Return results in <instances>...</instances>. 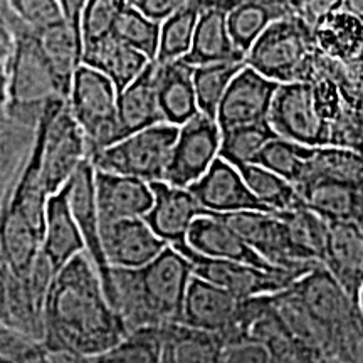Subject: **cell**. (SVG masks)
<instances>
[{
  "label": "cell",
  "mask_w": 363,
  "mask_h": 363,
  "mask_svg": "<svg viewBox=\"0 0 363 363\" xmlns=\"http://www.w3.org/2000/svg\"><path fill=\"white\" fill-rule=\"evenodd\" d=\"M345 7L363 17V0H345Z\"/></svg>",
  "instance_id": "cell-50"
},
{
  "label": "cell",
  "mask_w": 363,
  "mask_h": 363,
  "mask_svg": "<svg viewBox=\"0 0 363 363\" xmlns=\"http://www.w3.org/2000/svg\"><path fill=\"white\" fill-rule=\"evenodd\" d=\"M155 202L145 220L163 240L179 246L187 242L194 222L206 216V208L199 203L190 189L177 187L169 182H152Z\"/></svg>",
  "instance_id": "cell-18"
},
{
  "label": "cell",
  "mask_w": 363,
  "mask_h": 363,
  "mask_svg": "<svg viewBox=\"0 0 363 363\" xmlns=\"http://www.w3.org/2000/svg\"><path fill=\"white\" fill-rule=\"evenodd\" d=\"M43 249V235L16 212L6 208L0 229V257L13 274L27 278Z\"/></svg>",
  "instance_id": "cell-34"
},
{
  "label": "cell",
  "mask_w": 363,
  "mask_h": 363,
  "mask_svg": "<svg viewBox=\"0 0 363 363\" xmlns=\"http://www.w3.org/2000/svg\"><path fill=\"white\" fill-rule=\"evenodd\" d=\"M180 126L160 123L118 140L91 155L98 170L136 177L145 182L165 180Z\"/></svg>",
  "instance_id": "cell-4"
},
{
  "label": "cell",
  "mask_w": 363,
  "mask_h": 363,
  "mask_svg": "<svg viewBox=\"0 0 363 363\" xmlns=\"http://www.w3.org/2000/svg\"><path fill=\"white\" fill-rule=\"evenodd\" d=\"M150 62L152 61L143 52L136 51L116 35L84 44L83 65L108 76L115 83L118 93L133 83Z\"/></svg>",
  "instance_id": "cell-29"
},
{
  "label": "cell",
  "mask_w": 363,
  "mask_h": 363,
  "mask_svg": "<svg viewBox=\"0 0 363 363\" xmlns=\"http://www.w3.org/2000/svg\"><path fill=\"white\" fill-rule=\"evenodd\" d=\"M227 9L229 30L239 51L247 56L249 49L276 21L293 16L289 0H220Z\"/></svg>",
  "instance_id": "cell-27"
},
{
  "label": "cell",
  "mask_w": 363,
  "mask_h": 363,
  "mask_svg": "<svg viewBox=\"0 0 363 363\" xmlns=\"http://www.w3.org/2000/svg\"><path fill=\"white\" fill-rule=\"evenodd\" d=\"M45 345L83 357H99L128 330L104 293L101 278L86 252L78 254L57 272L45 303Z\"/></svg>",
  "instance_id": "cell-1"
},
{
  "label": "cell",
  "mask_w": 363,
  "mask_h": 363,
  "mask_svg": "<svg viewBox=\"0 0 363 363\" xmlns=\"http://www.w3.org/2000/svg\"><path fill=\"white\" fill-rule=\"evenodd\" d=\"M184 59L194 66L246 61L230 35L227 9L220 0H203L192 49Z\"/></svg>",
  "instance_id": "cell-23"
},
{
  "label": "cell",
  "mask_w": 363,
  "mask_h": 363,
  "mask_svg": "<svg viewBox=\"0 0 363 363\" xmlns=\"http://www.w3.org/2000/svg\"><path fill=\"white\" fill-rule=\"evenodd\" d=\"M131 7L138 9L145 16L152 17L158 22L169 19L170 16L185 6L189 0H126Z\"/></svg>",
  "instance_id": "cell-48"
},
{
  "label": "cell",
  "mask_w": 363,
  "mask_h": 363,
  "mask_svg": "<svg viewBox=\"0 0 363 363\" xmlns=\"http://www.w3.org/2000/svg\"><path fill=\"white\" fill-rule=\"evenodd\" d=\"M89 157L88 138L66 103L54 115L44 140L43 175L48 192H59Z\"/></svg>",
  "instance_id": "cell-10"
},
{
  "label": "cell",
  "mask_w": 363,
  "mask_h": 363,
  "mask_svg": "<svg viewBox=\"0 0 363 363\" xmlns=\"http://www.w3.org/2000/svg\"><path fill=\"white\" fill-rule=\"evenodd\" d=\"M38 34L57 78L62 98L67 101L76 72L83 66V34L67 19L39 30Z\"/></svg>",
  "instance_id": "cell-30"
},
{
  "label": "cell",
  "mask_w": 363,
  "mask_h": 363,
  "mask_svg": "<svg viewBox=\"0 0 363 363\" xmlns=\"http://www.w3.org/2000/svg\"><path fill=\"white\" fill-rule=\"evenodd\" d=\"M4 4L13 16L38 33L66 19L59 0H4Z\"/></svg>",
  "instance_id": "cell-47"
},
{
  "label": "cell",
  "mask_w": 363,
  "mask_h": 363,
  "mask_svg": "<svg viewBox=\"0 0 363 363\" xmlns=\"http://www.w3.org/2000/svg\"><path fill=\"white\" fill-rule=\"evenodd\" d=\"M220 363H278V348L259 335H235L224 340Z\"/></svg>",
  "instance_id": "cell-46"
},
{
  "label": "cell",
  "mask_w": 363,
  "mask_h": 363,
  "mask_svg": "<svg viewBox=\"0 0 363 363\" xmlns=\"http://www.w3.org/2000/svg\"><path fill=\"white\" fill-rule=\"evenodd\" d=\"M160 33L162 22L145 16L128 4L116 22L113 35L135 48L136 51L143 52L150 61H155L160 45Z\"/></svg>",
  "instance_id": "cell-44"
},
{
  "label": "cell",
  "mask_w": 363,
  "mask_h": 363,
  "mask_svg": "<svg viewBox=\"0 0 363 363\" xmlns=\"http://www.w3.org/2000/svg\"><path fill=\"white\" fill-rule=\"evenodd\" d=\"M40 251L49 257L56 272L61 271L72 257L86 252L83 234H81L78 222L72 216L66 185L49 197Z\"/></svg>",
  "instance_id": "cell-25"
},
{
  "label": "cell",
  "mask_w": 363,
  "mask_h": 363,
  "mask_svg": "<svg viewBox=\"0 0 363 363\" xmlns=\"http://www.w3.org/2000/svg\"><path fill=\"white\" fill-rule=\"evenodd\" d=\"M244 66H246V61H224L195 66L194 84L199 111L217 120L222 98Z\"/></svg>",
  "instance_id": "cell-40"
},
{
  "label": "cell",
  "mask_w": 363,
  "mask_h": 363,
  "mask_svg": "<svg viewBox=\"0 0 363 363\" xmlns=\"http://www.w3.org/2000/svg\"><path fill=\"white\" fill-rule=\"evenodd\" d=\"M216 216L271 264L288 267V269H311L321 264V262H303L299 259L284 220L281 219L278 212L240 211Z\"/></svg>",
  "instance_id": "cell-11"
},
{
  "label": "cell",
  "mask_w": 363,
  "mask_h": 363,
  "mask_svg": "<svg viewBox=\"0 0 363 363\" xmlns=\"http://www.w3.org/2000/svg\"><path fill=\"white\" fill-rule=\"evenodd\" d=\"M163 326L136 330L116 347L96 357L98 363H162Z\"/></svg>",
  "instance_id": "cell-43"
},
{
  "label": "cell",
  "mask_w": 363,
  "mask_h": 363,
  "mask_svg": "<svg viewBox=\"0 0 363 363\" xmlns=\"http://www.w3.org/2000/svg\"><path fill=\"white\" fill-rule=\"evenodd\" d=\"M274 128L269 121H261L254 125H242L235 128L222 131L220 157L239 167L256 163L257 157L266 147L267 142L276 138Z\"/></svg>",
  "instance_id": "cell-42"
},
{
  "label": "cell",
  "mask_w": 363,
  "mask_h": 363,
  "mask_svg": "<svg viewBox=\"0 0 363 363\" xmlns=\"http://www.w3.org/2000/svg\"><path fill=\"white\" fill-rule=\"evenodd\" d=\"M120 140L150 126L165 123L157 93V62L152 61L133 83L118 93Z\"/></svg>",
  "instance_id": "cell-26"
},
{
  "label": "cell",
  "mask_w": 363,
  "mask_h": 363,
  "mask_svg": "<svg viewBox=\"0 0 363 363\" xmlns=\"http://www.w3.org/2000/svg\"><path fill=\"white\" fill-rule=\"evenodd\" d=\"M284 220L296 256L303 262H321L326 257L330 222L306 206L278 212Z\"/></svg>",
  "instance_id": "cell-36"
},
{
  "label": "cell",
  "mask_w": 363,
  "mask_h": 363,
  "mask_svg": "<svg viewBox=\"0 0 363 363\" xmlns=\"http://www.w3.org/2000/svg\"><path fill=\"white\" fill-rule=\"evenodd\" d=\"M2 43L7 113L12 118L40 116L49 101L62 98L57 78L45 56L38 30L24 24L4 6Z\"/></svg>",
  "instance_id": "cell-2"
},
{
  "label": "cell",
  "mask_w": 363,
  "mask_h": 363,
  "mask_svg": "<svg viewBox=\"0 0 363 363\" xmlns=\"http://www.w3.org/2000/svg\"><path fill=\"white\" fill-rule=\"evenodd\" d=\"M358 305H360V310H362V313H363V288H362L360 298H358Z\"/></svg>",
  "instance_id": "cell-52"
},
{
  "label": "cell",
  "mask_w": 363,
  "mask_h": 363,
  "mask_svg": "<svg viewBox=\"0 0 363 363\" xmlns=\"http://www.w3.org/2000/svg\"><path fill=\"white\" fill-rule=\"evenodd\" d=\"M126 6V0H88L81 16L83 43L91 44L113 35L116 22Z\"/></svg>",
  "instance_id": "cell-45"
},
{
  "label": "cell",
  "mask_w": 363,
  "mask_h": 363,
  "mask_svg": "<svg viewBox=\"0 0 363 363\" xmlns=\"http://www.w3.org/2000/svg\"><path fill=\"white\" fill-rule=\"evenodd\" d=\"M222 130L216 118L197 113L179 128L165 182L189 189L220 157Z\"/></svg>",
  "instance_id": "cell-8"
},
{
  "label": "cell",
  "mask_w": 363,
  "mask_h": 363,
  "mask_svg": "<svg viewBox=\"0 0 363 363\" xmlns=\"http://www.w3.org/2000/svg\"><path fill=\"white\" fill-rule=\"evenodd\" d=\"M187 242L195 252L201 254V256L212 257V259L240 261L262 267V269H278L279 267L267 262L224 220L219 219L216 214H208V212L194 222Z\"/></svg>",
  "instance_id": "cell-22"
},
{
  "label": "cell",
  "mask_w": 363,
  "mask_h": 363,
  "mask_svg": "<svg viewBox=\"0 0 363 363\" xmlns=\"http://www.w3.org/2000/svg\"><path fill=\"white\" fill-rule=\"evenodd\" d=\"M0 267H2L0 325L45 343V338H48L45 315L30 293L27 278H19L13 274L6 264H0Z\"/></svg>",
  "instance_id": "cell-28"
},
{
  "label": "cell",
  "mask_w": 363,
  "mask_h": 363,
  "mask_svg": "<svg viewBox=\"0 0 363 363\" xmlns=\"http://www.w3.org/2000/svg\"><path fill=\"white\" fill-rule=\"evenodd\" d=\"M103 249L111 267L140 269L169 246L145 219H123L101 225Z\"/></svg>",
  "instance_id": "cell-17"
},
{
  "label": "cell",
  "mask_w": 363,
  "mask_h": 363,
  "mask_svg": "<svg viewBox=\"0 0 363 363\" xmlns=\"http://www.w3.org/2000/svg\"><path fill=\"white\" fill-rule=\"evenodd\" d=\"M194 71L195 66L184 57L157 62V93L165 123L182 126L201 113L195 94Z\"/></svg>",
  "instance_id": "cell-24"
},
{
  "label": "cell",
  "mask_w": 363,
  "mask_h": 363,
  "mask_svg": "<svg viewBox=\"0 0 363 363\" xmlns=\"http://www.w3.org/2000/svg\"><path fill=\"white\" fill-rule=\"evenodd\" d=\"M310 179L342 182L363 190V153L337 145L315 147L305 177V180Z\"/></svg>",
  "instance_id": "cell-37"
},
{
  "label": "cell",
  "mask_w": 363,
  "mask_h": 363,
  "mask_svg": "<svg viewBox=\"0 0 363 363\" xmlns=\"http://www.w3.org/2000/svg\"><path fill=\"white\" fill-rule=\"evenodd\" d=\"M94 177H96V167L93 160L86 158L76 174L67 182V197H69V206L78 222L81 234H83L86 244V254L93 261L96 267L104 293L108 299L113 298V274L111 264L106 259V254L103 249L101 239V219H99L98 202H96V185H94Z\"/></svg>",
  "instance_id": "cell-12"
},
{
  "label": "cell",
  "mask_w": 363,
  "mask_h": 363,
  "mask_svg": "<svg viewBox=\"0 0 363 363\" xmlns=\"http://www.w3.org/2000/svg\"><path fill=\"white\" fill-rule=\"evenodd\" d=\"M323 264L358 303L363 288V214L330 222Z\"/></svg>",
  "instance_id": "cell-20"
},
{
  "label": "cell",
  "mask_w": 363,
  "mask_h": 363,
  "mask_svg": "<svg viewBox=\"0 0 363 363\" xmlns=\"http://www.w3.org/2000/svg\"><path fill=\"white\" fill-rule=\"evenodd\" d=\"M220 335L184 323L163 326L162 363H220Z\"/></svg>",
  "instance_id": "cell-33"
},
{
  "label": "cell",
  "mask_w": 363,
  "mask_h": 363,
  "mask_svg": "<svg viewBox=\"0 0 363 363\" xmlns=\"http://www.w3.org/2000/svg\"><path fill=\"white\" fill-rule=\"evenodd\" d=\"M88 363H98V362H96V357H94V358H89Z\"/></svg>",
  "instance_id": "cell-53"
},
{
  "label": "cell",
  "mask_w": 363,
  "mask_h": 363,
  "mask_svg": "<svg viewBox=\"0 0 363 363\" xmlns=\"http://www.w3.org/2000/svg\"><path fill=\"white\" fill-rule=\"evenodd\" d=\"M239 170L254 197L269 212H286L305 206L296 185L274 172L257 163L239 167Z\"/></svg>",
  "instance_id": "cell-38"
},
{
  "label": "cell",
  "mask_w": 363,
  "mask_h": 363,
  "mask_svg": "<svg viewBox=\"0 0 363 363\" xmlns=\"http://www.w3.org/2000/svg\"><path fill=\"white\" fill-rule=\"evenodd\" d=\"M315 38L326 57L348 65L363 49V17L347 7L338 9L318 22Z\"/></svg>",
  "instance_id": "cell-31"
},
{
  "label": "cell",
  "mask_w": 363,
  "mask_h": 363,
  "mask_svg": "<svg viewBox=\"0 0 363 363\" xmlns=\"http://www.w3.org/2000/svg\"><path fill=\"white\" fill-rule=\"evenodd\" d=\"M242 298L194 276L190 281L180 323L212 331L222 340L240 333Z\"/></svg>",
  "instance_id": "cell-13"
},
{
  "label": "cell",
  "mask_w": 363,
  "mask_h": 363,
  "mask_svg": "<svg viewBox=\"0 0 363 363\" xmlns=\"http://www.w3.org/2000/svg\"><path fill=\"white\" fill-rule=\"evenodd\" d=\"M308 208L328 222L347 220L363 214V190L342 182L310 179L298 187Z\"/></svg>",
  "instance_id": "cell-32"
},
{
  "label": "cell",
  "mask_w": 363,
  "mask_h": 363,
  "mask_svg": "<svg viewBox=\"0 0 363 363\" xmlns=\"http://www.w3.org/2000/svg\"><path fill=\"white\" fill-rule=\"evenodd\" d=\"M279 83L266 78L251 66H244L222 98L217 123L220 130L269 121V113Z\"/></svg>",
  "instance_id": "cell-14"
},
{
  "label": "cell",
  "mask_w": 363,
  "mask_h": 363,
  "mask_svg": "<svg viewBox=\"0 0 363 363\" xmlns=\"http://www.w3.org/2000/svg\"><path fill=\"white\" fill-rule=\"evenodd\" d=\"M203 0H189L174 16L162 22L160 45H158L157 62H169L182 59L190 52L201 17Z\"/></svg>",
  "instance_id": "cell-39"
},
{
  "label": "cell",
  "mask_w": 363,
  "mask_h": 363,
  "mask_svg": "<svg viewBox=\"0 0 363 363\" xmlns=\"http://www.w3.org/2000/svg\"><path fill=\"white\" fill-rule=\"evenodd\" d=\"M189 189L206 212L211 214H229L240 211L269 212L254 197L238 167L222 157L217 158L206 175Z\"/></svg>",
  "instance_id": "cell-16"
},
{
  "label": "cell",
  "mask_w": 363,
  "mask_h": 363,
  "mask_svg": "<svg viewBox=\"0 0 363 363\" xmlns=\"http://www.w3.org/2000/svg\"><path fill=\"white\" fill-rule=\"evenodd\" d=\"M313 148L315 147H306V145L296 143L278 135L262 148L256 163L281 175L291 184L299 185L306 177Z\"/></svg>",
  "instance_id": "cell-41"
},
{
  "label": "cell",
  "mask_w": 363,
  "mask_h": 363,
  "mask_svg": "<svg viewBox=\"0 0 363 363\" xmlns=\"http://www.w3.org/2000/svg\"><path fill=\"white\" fill-rule=\"evenodd\" d=\"M291 291L333 335L362 311L360 305L325 264H318L303 274L291 286Z\"/></svg>",
  "instance_id": "cell-15"
},
{
  "label": "cell",
  "mask_w": 363,
  "mask_h": 363,
  "mask_svg": "<svg viewBox=\"0 0 363 363\" xmlns=\"http://www.w3.org/2000/svg\"><path fill=\"white\" fill-rule=\"evenodd\" d=\"M67 106L88 138L91 155L120 140L118 89L103 72L81 66L72 81Z\"/></svg>",
  "instance_id": "cell-5"
},
{
  "label": "cell",
  "mask_w": 363,
  "mask_h": 363,
  "mask_svg": "<svg viewBox=\"0 0 363 363\" xmlns=\"http://www.w3.org/2000/svg\"><path fill=\"white\" fill-rule=\"evenodd\" d=\"M323 52L315 38V27L298 13L276 21L254 43L246 65L276 83L315 79Z\"/></svg>",
  "instance_id": "cell-3"
},
{
  "label": "cell",
  "mask_w": 363,
  "mask_h": 363,
  "mask_svg": "<svg viewBox=\"0 0 363 363\" xmlns=\"http://www.w3.org/2000/svg\"><path fill=\"white\" fill-rule=\"evenodd\" d=\"M88 0H59L62 11H65L66 19L71 22L76 29L81 30V16H83V9Z\"/></svg>",
  "instance_id": "cell-49"
},
{
  "label": "cell",
  "mask_w": 363,
  "mask_h": 363,
  "mask_svg": "<svg viewBox=\"0 0 363 363\" xmlns=\"http://www.w3.org/2000/svg\"><path fill=\"white\" fill-rule=\"evenodd\" d=\"M113 298L111 305L128 330V335L148 326H162L150 306L138 269L111 267Z\"/></svg>",
  "instance_id": "cell-35"
},
{
  "label": "cell",
  "mask_w": 363,
  "mask_h": 363,
  "mask_svg": "<svg viewBox=\"0 0 363 363\" xmlns=\"http://www.w3.org/2000/svg\"><path fill=\"white\" fill-rule=\"evenodd\" d=\"M271 306L289 340L303 350L335 357V335L291 291L271 294Z\"/></svg>",
  "instance_id": "cell-21"
},
{
  "label": "cell",
  "mask_w": 363,
  "mask_h": 363,
  "mask_svg": "<svg viewBox=\"0 0 363 363\" xmlns=\"http://www.w3.org/2000/svg\"><path fill=\"white\" fill-rule=\"evenodd\" d=\"M175 247L192 262L195 276L242 299L284 291L291 288L303 274L313 269V267L311 269H288V267L262 269L247 262L201 256L189 246V242L179 244Z\"/></svg>",
  "instance_id": "cell-6"
},
{
  "label": "cell",
  "mask_w": 363,
  "mask_h": 363,
  "mask_svg": "<svg viewBox=\"0 0 363 363\" xmlns=\"http://www.w3.org/2000/svg\"><path fill=\"white\" fill-rule=\"evenodd\" d=\"M94 185L101 225L123 219H145L155 202L152 184L136 177L96 169Z\"/></svg>",
  "instance_id": "cell-19"
},
{
  "label": "cell",
  "mask_w": 363,
  "mask_h": 363,
  "mask_svg": "<svg viewBox=\"0 0 363 363\" xmlns=\"http://www.w3.org/2000/svg\"><path fill=\"white\" fill-rule=\"evenodd\" d=\"M145 294L160 325L180 323L194 266L175 246H167L147 266L140 267Z\"/></svg>",
  "instance_id": "cell-9"
},
{
  "label": "cell",
  "mask_w": 363,
  "mask_h": 363,
  "mask_svg": "<svg viewBox=\"0 0 363 363\" xmlns=\"http://www.w3.org/2000/svg\"><path fill=\"white\" fill-rule=\"evenodd\" d=\"M269 123L283 138L306 145H331V123L321 111L313 83H283L276 91Z\"/></svg>",
  "instance_id": "cell-7"
},
{
  "label": "cell",
  "mask_w": 363,
  "mask_h": 363,
  "mask_svg": "<svg viewBox=\"0 0 363 363\" xmlns=\"http://www.w3.org/2000/svg\"><path fill=\"white\" fill-rule=\"evenodd\" d=\"M289 4H291L294 13H299V11H301V7H303V4H305V0H289Z\"/></svg>",
  "instance_id": "cell-51"
}]
</instances>
